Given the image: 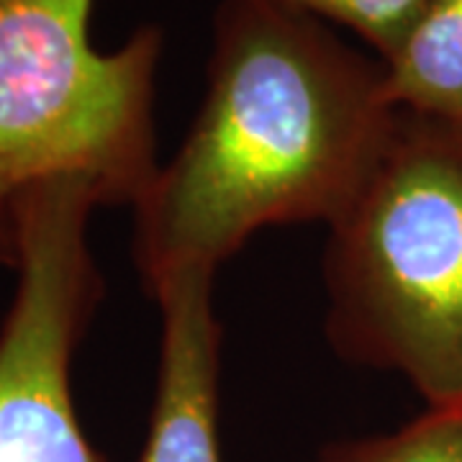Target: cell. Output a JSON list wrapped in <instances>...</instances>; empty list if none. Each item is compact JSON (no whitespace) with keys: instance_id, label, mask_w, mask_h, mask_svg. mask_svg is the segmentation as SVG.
<instances>
[{"instance_id":"6da1fadb","label":"cell","mask_w":462,"mask_h":462,"mask_svg":"<svg viewBox=\"0 0 462 462\" xmlns=\"http://www.w3.org/2000/svg\"><path fill=\"white\" fill-rule=\"evenodd\" d=\"M385 65L329 23L263 0H221L206 93L134 203L144 288L231 260L257 231L321 221L357 199L393 129Z\"/></svg>"},{"instance_id":"7a4b0ae2","label":"cell","mask_w":462,"mask_h":462,"mask_svg":"<svg viewBox=\"0 0 462 462\" xmlns=\"http://www.w3.org/2000/svg\"><path fill=\"white\" fill-rule=\"evenodd\" d=\"M324 293L337 357L406 378L427 409L462 403V118L398 108L329 226Z\"/></svg>"},{"instance_id":"3957f363","label":"cell","mask_w":462,"mask_h":462,"mask_svg":"<svg viewBox=\"0 0 462 462\" xmlns=\"http://www.w3.org/2000/svg\"><path fill=\"white\" fill-rule=\"evenodd\" d=\"M96 0H0V263L8 218L42 182L80 178L103 208L129 206L154 180L162 29L144 23L103 51Z\"/></svg>"},{"instance_id":"277c9868","label":"cell","mask_w":462,"mask_h":462,"mask_svg":"<svg viewBox=\"0 0 462 462\" xmlns=\"http://www.w3.org/2000/svg\"><path fill=\"white\" fill-rule=\"evenodd\" d=\"M96 190L42 182L11 208L14 300L0 324V462H111L90 442L72 396V363L106 281L90 247Z\"/></svg>"},{"instance_id":"5b68a950","label":"cell","mask_w":462,"mask_h":462,"mask_svg":"<svg viewBox=\"0 0 462 462\" xmlns=\"http://www.w3.org/2000/svg\"><path fill=\"white\" fill-rule=\"evenodd\" d=\"M214 278L208 270H180L147 291L157 300L162 331L154 403L136 462H224L218 431L224 327L216 314Z\"/></svg>"},{"instance_id":"8992f818","label":"cell","mask_w":462,"mask_h":462,"mask_svg":"<svg viewBox=\"0 0 462 462\" xmlns=\"http://www.w3.org/2000/svg\"><path fill=\"white\" fill-rule=\"evenodd\" d=\"M383 65L398 108L462 118V0H427L403 44Z\"/></svg>"},{"instance_id":"52a82bcc","label":"cell","mask_w":462,"mask_h":462,"mask_svg":"<svg viewBox=\"0 0 462 462\" xmlns=\"http://www.w3.org/2000/svg\"><path fill=\"white\" fill-rule=\"evenodd\" d=\"M316 462H462V403L427 409L396 431L329 442Z\"/></svg>"},{"instance_id":"ba28073f","label":"cell","mask_w":462,"mask_h":462,"mask_svg":"<svg viewBox=\"0 0 462 462\" xmlns=\"http://www.w3.org/2000/svg\"><path fill=\"white\" fill-rule=\"evenodd\" d=\"M288 14L339 23L355 32L380 62H385L403 44L421 16L427 0H263Z\"/></svg>"}]
</instances>
